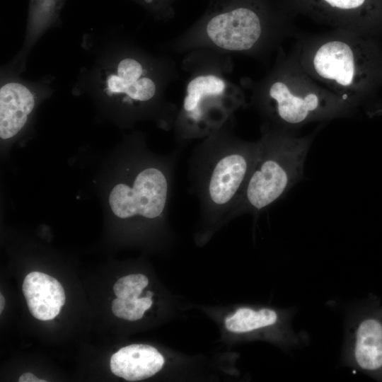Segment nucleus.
I'll list each match as a JSON object with an SVG mask.
<instances>
[{"label": "nucleus", "instance_id": "8", "mask_svg": "<svg viewBox=\"0 0 382 382\" xmlns=\"http://www.w3.org/2000/svg\"><path fill=\"white\" fill-rule=\"evenodd\" d=\"M340 364L382 381V305L367 299L347 305Z\"/></svg>", "mask_w": 382, "mask_h": 382}, {"label": "nucleus", "instance_id": "15", "mask_svg": "<svg viewBox=\"0 0 382 382\" xmlns=\"http://www.w3.org/2000/svg\"><path fill=\"white\" fill-rule=\"evenodd\" d=\"M111 308L116 317L130 321L141 318L145 312L139 306V298L130 301L117 297L112 301Z\"/></svg>", "mask_w": 382, "mask_h": 382}, {"label": "nucleus", "instance_id": "1", "mask_svg": "<svg viewBox=\"0 0 382 382\" xmlns=\"http://www.w3.org/2000/svg\"><path fill=\"white\" fill-rule=\"evenodd\" d=\"M291 18L280 0H208L203 15L167 48L178 54L207 49L264 58L290 33Z\"/></svg>", "mask_w": 382, "mask_h": 382}, {"label": "nucleus", "instance_id": "11", "mask_svg": "<svg viewBox=\"0 0 382 382\" xmlns=\"http://www.w3.org/2000/svg\"><path fill=\"white\" fill-rule=\"evenodd\" d=\"M164 358L154 347L130 345L120 349L110 358V370L128 381L151 377L163 367Z\"/></svg>", "mask_w": 382, "mask_h": 382}, {"label": "nucleus", "instance_id": "7", "mask_svg": "<svg viewBox=\"0 0 382 382\" xmlns=\"http://www.w3.org/2000/svg\"><path fill=\"white\" fill-rule=\"evenodd\" d=\"M183 149L170 154L137 161L126 180L116 184L109 195V204L121 219L141 218L163 221L168 209L175 170Z\"/></svg>", "mask_w": 382, "mask_h": 382}, {"label": "nucleus", "instance_id": "18", "mask_svg": "<svg viewBox=\"0 0 382 382\" xmlns=\"http://www.w3.org/2000/svg\"><path fill=\"white\" fill-rule=\"evenodd\" d=\"M139 303L141 309L146 311L152 305L151 297L146 296L145 297L139 298Z\"/></svg>", "mask_w": 382, "mask_h": 382}, {"label": "nucleus", "instance_id": "2", "mask_svg": "<svg viewBox=\"0 0 382 382\" xmlns=\"http://www.w3.org/2000/svg\"><path fill=\"white\" fill-rule=\"evenodd\" d=\"M248 105L265 125L294 131L304 125L349 116L357 107L312 78L289 54L278 53L270 71L257 81L242 79Z\"/></svg>", "mask_w": 382, "mask_h": 382}, {"label": "nucleus", "instance_id": "4", "mask_svg": "<svg viewBox=\"0 0 382 382\" xmlns=\"http://www.w3.org/2000/svg\"><path fill=\"white\" fill-rule=\"evenodd\" d=\"M236 117L202 139L188 160L190 192L198 199L202 219L214 225L227 219L255 166L259 140L235 132Z\"/></svg>", "mask_w": 382, "mask_h": 382}, {"label": "nucleus", "instance_id": "5", "mask_svg": "<svg viewBox=\"0 0 382 382\" xmlns=\"http://www.w3.org/2000/svg\"><path fill=\"white\" fill-rule=\"evenodd\" d=\"M291 54L312 78L356 106L369 88L372 58L363 34L332 30L303 37Z\"/></svg>", "mask_w": 382, "mask_h": 382}, {"label": "nucleus", "instance_id": "10", "mask_svg": "<svg viewBox=\"0 0 382 382\" xmlns=\"http://www.w3.org/2000/svg\"><path fill=\"white\" fill-rule=\"evenodd\" d=\"M23 292L30 313L40 320L54 318L65 303L62 284L54 277L40 272L26 275Z\"/></svg>", "mask_w": 382, "mask_h": 382}, {"label": "nucleus", "instance_id": "19", "mask_svg": "<svg viewBox=\"0 0 382 382\" xmlns=\"http://www.w3.org/2000/svg\"><path fill=\"white\" fill-rule=\"evenodd\" d=\"M4 305H5L4 297L3 295L1 294H0V313L2 312V311H3V309H4Z\"/></svg>", "mask_w": 382, "mask_h": 382}, {"label": "nucleus", "instance_id": "12", "mask_svg": "<svg viewBox=\"0 0 382 382\" xmlns=\"http://www.w3.org/2000/svg\"><path fill=\"white\" fill-rule=\"evenodd\" d=\"M35 105L32 92L17 82L4 84L0 89V137L8 139L16 135L26 123Z\"/></svg>", "mask_w": 382, "mask_h": 382}, {"label": "nucleus", "instance_id": "16", "mask_svg": "<svg viewBox=\"0 0 382 382\" xmlns=\"http://www.w3.org/2000/svg\"><path fill=\"white\" fill-rule=\"evenodd\" d=\"M158 19L168 21L175 16L176 0H135Z\"/></svg>", "mask_w": 382, "mask_h": 382}, {"label": "nucleus", "instance_id": "14", "mask_svg": "<svg viewBox=\"0 0 382 382\" xmlns=\"http://www.w3.org/2000/svg\"><path fill=\"white\" fill-rule=\"evenodd\" d=\"M148 284L149 279L145 275L129 274L120 278L114 284L113 291L117 298L134 301L139 298Z\"/></svg>", "mask_w": 382, "mask_h": 382}, {"label": "nucleus", "instance_id": "17", "mask_svg": "<svg viewBox=\"0 0 382 382\" xmlns=\"http://www.w3.org/2000/svg\"><path fill=\"white\" fill-rule=\"evenodd\" d=\"M19 382H45V380H40L37 378L35 375L30 373H25L22 374L19 379Z\"/></svg>", "mask_w": 382, "mask_h": 382}, {"label": "nucleus", "instance_id": "3", "mask_svg": "<svg viewBox=\"0 0 382 382\" xmlns=\"http://www.w3.org/2000/svg\"><path fill=\"white\" fill-rule=\"evenodd\" d=\"M184 96L173 126L176 147L212 134L248 106L245 89L230 79L232 57L207 49L184 54Z\"/></svg>", "mask_w": 382, "mask_h": 382}, {"label": "nucleus", "instance_id": "13", "mask_svg": "<svg viewBox=\"0 0 382 382\" xmlns=\"http://www.w3.org/2000/svg\"><path fill=\"white\" fill-rule=\"evenodd\" d=\"M295 313L294 307L282 312L270 308L242 307L226 318L225 325L228 330L235 333H250L272 328L294 330L291 321Z\"/></svg>", "mask_w": 382, "mask_h": 382}, {"label": "nucleus", "instance_id": "6", "mask_svg": "<svg viewBox=\"0 0 382 382\" xmlns=\"http://www.w3.org/2000/svg\"><path fill=\"white\" fill-rule=\"evenodd\" d=\"M314 137H298L294 131L263 124L256 163L227 219L257 214L283 197L302 178Z\"/></svg>", "mask_w": 382, "mask_h": 382}, {"label": "nucleus", "instance_id": "9", "mask_svg": "<svg viewBox=\"0 0 382 382\" xmlns=\"http://www.w3.org/2000/svg\"><path fill=\"white\" fill-rule=\"evenodd\" d=\"M293 16L303 14L332 30L363 34L364 23L374 15V0H280Z\"/></svg>", "mask_w": 382, "mask_h": 382}]
</instances>
